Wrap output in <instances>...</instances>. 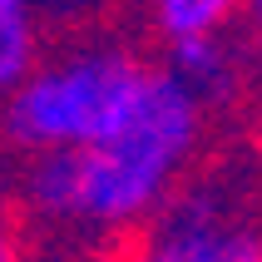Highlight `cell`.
Instances as JSON below:
<instances>
[{"label":"cell","instance_id":"5","mask_svg":"<svg viewBox=\"0 0 262 262\" xmlns=\"http://www.w3.org/2000/svg\"><path fill=\"white\" fill-rule=\"evenodd\" d=\"M40 0H0V99L40 64Z\"/></svg>","mask_w":262,"mask_h":262},{"label":"cell","instance_id":"9","mask_svg":"<svg viewBox=\"0 0 262 262\" xmlns=\"http://www.w3.org/2000/svg\"><path fill=\"white\" fill-rule=\"evenodd\" d=\"M252 20H257V25H262V0H252Z\"/></svg>","mask_w":262,"mask_h":262},{"label":"cell","instance_id":"6","mask_svg":"<svg viewBox=\"0 0 262 262\" xmlns=\"http://www.w3.org/2000/svg\"><path fill=\"white\" fill-rule=\"evenodd\" d=\"M252 0H148V20L163 40H188V35H223Z\"/></svg>","mask_w":262,"mask_h":262},{"label":"cell","instance_id":"7","mask_svg":"<svg viewBox=\"0 0 262 262\" xmlns=\"http://www.w3.org/2000/svg\"><path fill=\"white\" fill-rule=\"evenodd\" d=\"M109 0H40V15L45 20H59V25H79V20H89Z\"/></svg>","mask_w":262,"mask_h":262},{"label":"cell","instance_id":"1","mask_svg":"<svg viewBox=\"0 0 262 262\" xmlns=\"http://www.w3.org/2000/svg\"><path fill=\"white\" fill-rule=\"evenodd\" d=\"M203 99L178 84L168 64L154 70L139 109L119 134L89 148L30 154L20 198L50 223L134 228L178 193V178L203 139Z\"/></svg>","mask_w":262,"mask_h":262},{"label":"cell","instance_id":"2","mask_svg":"<svg viewBox=\"0 0 262 262\" xmlns=\"http://www.w3.org/2000/svg\"><path fill=\"white\" fill-rule=\"evenodd\" d=\"M154 64L119 45H74L40 59L5 94V139L25 154L104 144L139 109Z\"/></svg>","mask_w":262,"mask_h":262},{"label":"cell","instance_id":"4","mask_svg":"<svg viewBox=\"0 0 262 262\" xmlns=\"http://www.w3.org/2000/svg\"><path fill=\"white\" fill-rule=\"evenodd\" d=\"M168 74L178 84L208 104H223L237 89V59L223 45V35H188V40H168Z\"/></svg>","mask_w":262,"mask_h":262},{"label":"cell","instance_id":"8","mask_svg":"<svg viewBox=\"0 0 262 262\" xmlns=\"http://www.w3.org/2000/svg\"><path fill=\"white\" fill-rule=\"evenodd\" d=\"M0 262H25V252H20V237H15V228L5 218H0Z\"/></svg>","mask_w":262,"mask_h":262},{"label":"cell","instance_id":"3","mask_svg":"<svg viewBox=\"0 0 262 262\" xmlns=\"http://www.w3.org/2000/svg\"><path fill=\"white\" fill-rule=\"evenodd\" d=\"M148 262H262V208L228 178H198L148 218Z\"/></svg>","mask_w":262,"mask_h":262}]
</instances>
